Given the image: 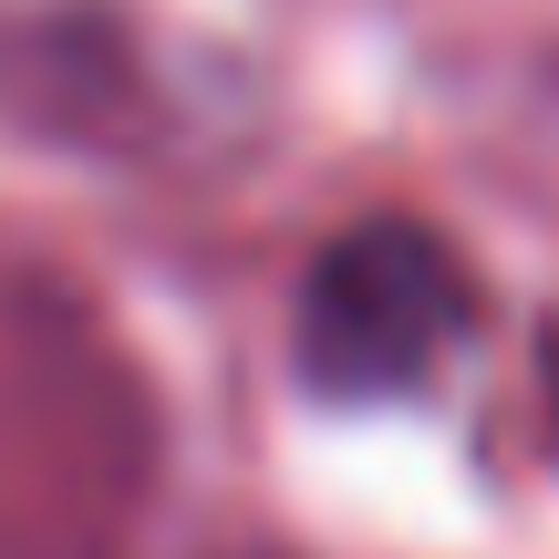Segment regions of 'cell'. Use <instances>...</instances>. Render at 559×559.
Here are the masks:
<instances>
[{
    "mask_svg": "<svg viewBox=\"0 0 559 559\" xmlns=\"http://www.w3.org/2000/svg\"><path fill=\"white\" fill-rule=\"evenodd\" d=\"M477 311L487 300H477L466 249L415 207H373V218L332 228L311 249L300 300H290V353H300L311 394L383 404V394H415L477 332Z\"/></svg>",
    "mask_w": 559,
    "mask_h": 559,
    "instance_id": "7a4b0ae2",
    "label": "cell"
},
{
    "mask_svg": "<svg viewBox=\"0 0 559 559\" xmlns=\"http://www.w3.org/2000/svg\"><path fill=\"white\" fill-rule=\"evenodd\" d=\"M519 166L539 177V198H559V52L528 73V94H519Z\"/></svg>",
    "mask_w": 559,
    "mask_h": 559,
    "instance_id": "3957f363",
    "label": "cell"
},
{
    "mask_svg": "<svg viewBox=\"0 0 559 559\" xmlns=\"http://www.w3.org/2000/svg\"><path fill=\"white\" fill-rule=\"evenodd\" d=\"M198 559H290V549H198Z\"/></svg>",
    "mask_w": 559,
    "mask_h": 559,
    "instance_id": "5b68a950",
    "label": "cell"
},
{
    "mask_svg": "<svg viewBox=\"0 0 559 559\" xmlns=\"http://www.w3.org/2000/svg\"><path fill=\"white\" fill-rule=\"evenodd\" d=\"M156 498V383L73 260L0 239V559H115Z\"/></svg>",
    "mask_w": 559,
    "mask_h": 559,
    "instance_id": "6da1fadb",
    "label": "cell"
},
{
    "mask_svg": "<svg viewBox=\"0 0 559 559\" xmlns=\"http://www.w3.org/2000/svg\"><path fill=\"white\" fill-rule=\"evenodd\" d=\"M539 394H549V425H559V311H549V332H539Z\"/></svg>",
    "mask_w": 559,
    "mask_h": 559,
    "instance_id": "277c9868",
    "label": "cell"
}]
</instances>
